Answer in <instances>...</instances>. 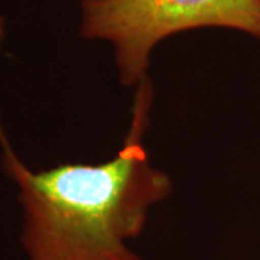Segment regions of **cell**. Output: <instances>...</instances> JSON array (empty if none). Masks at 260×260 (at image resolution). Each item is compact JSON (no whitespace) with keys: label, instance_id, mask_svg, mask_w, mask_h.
<instances>
[{"label":"cell","instance_id":"cell-1","mask_svg":"<svg viewBox=\"0 0 260 260\" xmlns=\"http://www.w3.org/2000/svg\"><path fill=\"white\" fill-rule=\"evenodd\" d=\"M3 38L0 26V48ZM152 104L153 84L145 77L120 152L99 165L32 171L10 146L0 120V167L18 186L28 260H142L129 243L143 232L150 207L172 192L171 178L150 165L143 145Z\"/></svg>","mask_w":260,"mask_h":260},{"label":"cell","instance_id":"cell-2","mask_svg":"<svg viewBox=\"0 0 260 260\" xmlns=\"http://www.w3.org/2000/svg\"><path fill=\"white\" fill-rule=\"evenodd\" d=\"M80 12L81 37L112 44L124 85L148 77L153 48L179 32L225 28L260 39V0H80Z\"/></svg>","mask_w":260,"mask_h":260}]
</instances>
